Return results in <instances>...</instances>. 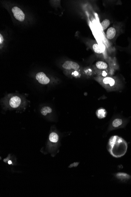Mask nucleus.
I'll return each instance as SVG.
<instances>
[{
    "label": "nucleus",
    "mask_w": 131,
    "mask_h": 197,
    "mask_svg": "<svg viewBox=\"0 0 131 197\" xmlns=\"http://www.w3.org/2000/svg\"><path fill=\"white\" fill-rule=\"evenodd\" d=\"M107 112L104 109H99L96 112V115L100 119L105 118L106 117Z\"/></svg>",
    "instance_id": "nucleus-10"
},
{
    "label": "nucleus",
    "mask_w": 131,
    "mask_h": 197,
    "mask_svg": "<svg viewBox=\"0 0 131 197\" xmlns=\"http://www.w3.org/2000/svg\"><path fill=\"white\" fill-rule=\"evenodd\" d=\"M62 68L66 70L73 69L77 71L79 69L80 66L77 63L73 61H65L62 65Z\"/></svg>",
    "instance_id": "nucleus-4"
},
{
    "label": "nucleus",
    "mask_w": 131,
    "mask_h": 197,
    "mask_svg": "<svg viewBox=\"0 0 131 197\" xmlns=\"http://www.w3.org/2000/svg\"><path fill=\"white\" fill-rule=\"evenodd\" d=\"M96 66L99 69H106L108 68V64L103 61H98L96 64Z\"/></svg>",
    "instance_id": "nucleus-11"
},
{
    "label": "nucleus",
    "mask_w": 131,
    "mask_h": 197,
    "mask_svg": "<svg viewBox=\"0 0 131 197\" xmlns=\"http://www.w3.org/2000/svg\"><path fill=\"white\" fill-rule=\"evenodd\" d=\"M122 25L120 27L117 29V28L114 27H111L107 31L106 33V36L107 38L109 40H112L113 39L115 38L117 34V30L120 29L122 28Z\"/></svg>",
    "instance_id": "nucleus-6"
},
{
    "label": "nucleus",
    "mask_w": 131,
    "mask_h": 197,
    "mask_svg": "<svg viewBox=\"0 0 131 197\" xmlns=\"http://www.w3.org/2000/svg\"><path fill=\"white\" fill-rule=\"evenodd\" d=\"M106 75L107 73L105 71H104V72H102V75H103V76H106Z\"/></svg>",
    "instance_id": "nucleus-18"
},
{
    "label": "nucleus",
    "mask_w": 131,
    "mask_h": 197,
    "mask_svg": "<svg viewBox=\"0 0 131 197\" xmlns=\"http://www.w3.org/2000/svg\"><path fill=\"white\" fill-rule=\"evenodd\" d=\"M127 149V143L123 138L117 136H113L109 139L108 150L111 155L115 158L123 156L126 154Z\"/></svg>",
    "instance_id": "nucleus-1"
},
{
    "label": "nucleus",
    "mask_w": 131,
    "mask_h": 197,
    "mask_svg": "<svg viewBox=\"0 0 131 197\" xmlns=\"http://www.w3.org/2000/svg\"><path fill=\"white\" fill-rule=\"evenodd\" d=\"M3 38L1 34H0V44H2L3 41Z\"/></svg>",
    "instance_id": "nucleus-16"
},
{
    "label": "nucleus",
    "mask_w": 131,
    "mask_h": 197,
    "mask_svg": "<svg viewBox=\"0 0 131 197\" xmlns=\"http://www.w3.org/2000/svg\"><path fill=\"white\" fill-rule=\"evenodd\" d=\"M21 98L17 96H12L9 101L10 106L14 108H18L21 105Z\"/></svg>",
    "instance_id": "nucleus-7"
},
{
    "label": "nucleus",
    "mask_w": 131,
    "mask_h": 197,
    "mask_svg": "<svg viewBox=\"0 0 131 197\" xmlns=\"http://www.w3.org/2000/svg\"><path fill=\"white\" fill-rule=\"evenodd\" d=\"M52 112V109L49 107L45 106L41 109V112L42 115L46 116L48 113H51Z\"/></svg>",
    "instance_id": "nucleus-13"
},
{
    "label": "nucleus",
    "mask_w": 131,
    "mask_h": 197,
    "mask_svg": "<svg viewBox=\"0 0 131 197\" xmlns=\"http://www.w3.org/2000/svg\"><path fill=\"white\" fill-rule=\"evenodd\" d=\"M93 49L95 52L97 54H101L105 51V46L102 44L99 45L98 44H94L93 45Z\"/></svg>",
    "instance_id": "nucleus-9"
},
{
    "label": "nucleus",
    "mask_w": 131,
    "mask_h": 197,
    "mask_svg": "<svg viewBox=\"0 0 131 197\" xmlns=\"http://www.w3.org/2000/svg\"><path fill=\"white\" fill-rule=\"evenodd\" d=\"M127 121L122 119L121 118H115L112 121V128L113 129H117L122 128L126 125Z\"/></svg>",
    "instance_id": "nucleus-3"
},
{
    "label": "nucleus",
    "mask_w": 131,
    "mask_h": 197,
    "mask_svg": "<svg viewBox=\"0 0 131 197\" xmlns=\"http://www.w3.org/2000/svg\"><path fill=\"white\" fill-rule=\"evenodd\" d=\"M73 74H74V75L75 76H77L78 75V72H77L76 71H75V72H73Z\"/></svg>",
    "instance_id": "nucleus-17"
},
{
    "label": "nucleus",
    "mask_w": 131,
    "mask_h": 197,
    "mask_svg": "<svg viewBox=\"0 0 131 197\" xmlns=\"http://www.w3.org/2000/svg\"><path fill=\"white\" fill-rule=\"evenodd\" d=\"M8 163L9 164V165H11V164H12V162L11 161H8Z\"/></svg>",
    "instance_id": "nucleus-19"
},
{
    "label": "nucleus",
    "mask_w": 131,
    "mask_h": 197,
    "mask_svg": "<svg viewBox=\"0 0 131 197\" xmlns=\"http://www.w3.org/2000/svg\"><path fill=\"white\" fill-rule=\"evenodd\" d=\"M49 140L51 142L56 143L59 140V136L55 133H52L50 135Z\"/></svg>",
    "instance_id": "nucleus-12"
},
{
    "label": "nucleus",
    "mask_w": 131,
    "mask_h": 197,
    "mask_svg": "<svg viewBox=\"0 0 131 197\" xmlns=\"http://www.w3.org/2000/svg\"><path fill=\"white\" fill-rule=\"evenodd\" d=\"M13 13L14 17L20 21H23L25 19V14L22 10L18 7L15 6L12 8Z\"/></svg>",
    "instance_id": "nucleus-2"
},
{
    "label": "nucleus",
    "mask_w": 131,
    "mask_h": 197,
    "mask_svg": "<svg viewBox=\"0 0 131 197\" xmlns=\"http://www.w3.org/2000/svg\"><path fill=\"white\" fill-rule=\"evenodd\" d=\"M78 165H79L78 162H74V163L73 164H71V165L69 166V168L73 167H76Z\"/></svg>",
    "instance_id": "nucleus-15"
},
{
    "label": "nucleus",
    "mask_w": 131,
    "mask_h": 197,
    "mask_svg": "<svg viewBox=\"0 0 131 197\" xmlns=\"http://www.w3.org/2000/svg\"><path fill=\"white\" fill-rule=\"evenodd\" d=\"M110 21L109 19H106L104 20L101 23V25L102 30L103 31L106 30L110 25Z\"/></svg>",
    "instance_id": "nucleus-14"
},
{
    "label": "nucleus",
    "mask_w": 131,
    "mask_h": 197,
    "mask_svg": "<svg viewBox=\"0 0 131 197\" xmlns=\"http://www.w3.org/2000/svg\"><path fill=\"white\" fill-rule=\"evenodd\" d=\"M36 79L39 83L43 85L47 84L50 82L49 78L43 72H40L37 73Z\"/></svg>",
    "instance_id": "nucleus-5"
},
{
    "label": "nucleus",
    "mask_w": 131,
    "mask_h": 197,
    "mask_svg": "<svg viewBox=\"0 0 131 197\" xmlns=\"http://www.w3.org/2000/svg\"><path fill=\"white\" fill-rule=\"evenodd\" d=\"M115 177L119 180L124 181V182L128 181L131 178V176L130 175L127 174L125 173H117L115 174Z\"/></svg>",
    "instance_id": "nucleus-8"
}]
</instances>
